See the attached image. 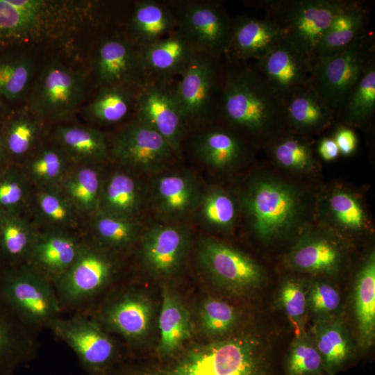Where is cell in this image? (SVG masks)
<instances>
[{
	"label": "cell",
	"instance_id": "6da1fadb",
	"mask_svg": "<svg viewBox=\"0 0 375 375\" xmlns=\"http://www.w3.org/2000/svg\"><path fill=\"white\" fill-rule=\"evenodd\" d=\"M217 119L240 134L269 139L286 126L284 100L253 64L224 58Z\"/></svg>",
	"mask_w": 375,
	"mask_h": 375
},
{
	"label": "cell",
	"instance_id": "7a4b0ae2",
	"mask_svg": "<svg viewBox=\"0 0 375 375\" xmlns=\"http://www.w3.org/2000/svg\"><path fill=\"white\" fill-rule=\"evenodd\" d=\"M131 375H276L267 344L249 333L195 346L166 363Z\"/></svg>",
	"mask_w": 375,
	"mask_h": 375
},
{
	"label": "cell",
	"instance_id": "3957f363",
	"mask_svg": "<svg viewBox=\"0 0 375 375\" xmlns=\"http://www.w3.org/2000/svg\"><path fill=\"white\" fill-rule=\"evenodd\" d=\"M0 299L35 332L47 328L63 311L53 283L28 263L4 266L0 274Z\"/></svg>",
	"mask_w": 375,
	"mask_h": 375
},
{
	"label": "cell",
	"instance_id": "277c9868",
	"mask_svg": "<svg viewBox=\"0 0 375 375\" xmlns=\"http://www.w3.org/2000/svg\"><path fill=\"white\" fill-rule=\"evenodd\" d=\"M116 253L92 238L83 240L73 263L54 283L62 310L82 311L107 289L118 272Z\"/></svg>",
	"mask_w": 375,
	"mask_h": 375
},
{
	"label": "cell",
	"instance_id": "5b68a950",
	"mask_svg": "<svg viewBox=\"0 0 375 375\" xmlns=\"http://www.w3.org/2000/svg\"><path fill=\"white\" fill-rule=\"evenodd\" d=\"M249 6L261 8L290 40L315 60L317 50L344 0L249 1Z\"/></svg>",
	"mask_w": 375,
	"mask_h": 375
},
{
	"label": "cell",
	"instance_id": "8992f818",
	"mask_svg": "<svg viewBox=\"0 0 375 375\" xmlns=\"http://www.w3.org/2000/svg\"><path fill=\"white\" fill-rule=\"evenodd\" d=\"M374 58V37L367 33L345 49L315 60L310 85L337 117Z\"/></svg>",
	"mask_w": 375,
	"mask_h": 375
},
{
	"label": "cell",
	"instance_id": "52a82bcc",
	"mask_svg": "<svg viewBox=\"0 0 375 375\" xmlns=\"http://www.w3.org/2000/svg\"><path fill=\"white\" fill-rule=\"evenodd\" d=\"M224 58L195 52L175 83V92L189 131L217 119Z\"/></svg>",
	"mask_w": 375,
	"mask_h": 375
},
{
	"label": "cell",
	"instance_id": "ba28073f",
	"mask_svg": "<svg viewBox=\"0 0 375 375\" xmlns=\"http://www.w3.org/2000/svg\"><path fill=\"white\" fill-rule=\"evenodd\" d=\"M47 328L74 351L88 375H109L118 360L119 349L111 333L90 314L60 316Z\"/></svg>",
	"mask_w": 375,
	"mask_h": 375
},
{
	"label": "cell",
	"instance_id": "9c48e42d",
	"mask_svg": "<svg viewBox=\"0 0 375 375\" xmlns=\"http://www.w3.org/2000/svg\"><path fill=\"white\" fill-rule=\"evenodd\" d=\"M108 144L110 157L135 173L154 176L179 159L162 135L135 117L113 134Z\"/></svg>",
	"mask_w": 375,
	"mask_h": 375
},
{
	"label": "cell",
	"instance_id": "30bf717a",
	"mask_svg": "<svg viewBox=\"0 0 375 375\" xmlns=\"http://www.w3.org/2000/svg\"><path fill=\"white\" fill-rule=\"evenodd\" d=\"M178 29L196 52L221 58L228 45L233 18L222 3L209 0H167Z\"/></svg>",
	"mask_w": 375,
	"mask_h": 375
},
{
	"label": "cell",
	"instance_id": "8fae6325",
	"mask_svg": "<svg viewBox=\"0 0 375 375\" xmlns=\"http://www.w3.org/2000/svg\"><path fill=\"white\" fill-rule=\"evenodd\" d=\"M85 93L83 76L53 60L44 67L33 85L29 110L36 119L64 118L78 108Z\"/></svg>",
	"mask_w": 375,
	"mask_h": 375
},
{
	"label": "cell",
	"instance_id": "7c38bea8",
	"mask_svg": "<svg viewBox=\"0 0 375 375\" xmlns=\"http://www.w3.org/2000/svg\"><path fill=\"white\" fill-rule=\"evenodd\" d=\"M174 80H151L139 90L135 117L170 144L181 158L189 133L175 92Z\"/></svg>",
	"mask_w": 375,
	"mask_h": 375
},
{
	"label": "cell",
	"instance_id": "4fadbf2b",
	"mask_svg": "<svg viewBox=\"0 0 375 375\" xmlns=\"http://www.w3.org/2000/svg\"><path fill=\"white\" fill-rule=\"evenodd\" d=\"M244 204L256 234L267 240L278 235L293 222L297 197L289 186L269 180L253 183L244 197Z\"/></svg>",
	"mask_w": 375,
	"mask_h": 375
},
{
	"label": "cell",
	"instance_id": "5bb4252c",
	"mask_svg": "<svg viewBox=\"0 0 375 375\" xmlns=\"http://www.w3.org/2000/svg\"><path fill=\"white\" fill-rule=\"evenodd\" d=\"M197 257L212 279L231 291L248 292L258 288L262 281V269L253 259L215 239L201 240Z\"/></svg>",
	"mask_w": 375,
	"mask_h": 375
},
{
	"label": "cell",
	"instance_id": "9a60e30c",
	"mask_svg": "<svg viewBox=\"0 0 375 375\" xmlns=\"http://www.w3.org/2000/svg\"><path fill=\"white\" fill-rule=\"evenodd\" d=\"M94 71L101 87L141 88L149 79L141 63L140 48L124 33L102 38L97 47Z\"/></svg>",
	"mask_w": 375,
	"mask_h": 375
},
{
	"label": "cell",
	"instance_id": "2e32d148",
	"mask_svg": "<svg viewBox=\"0 0 375 375\" xmlns=\"http://www.w3.org/2000/svg\"><path fill=\"white\" fill-rule=\"evenodd\" d=\"M202 191L193 173L164 171L151 179L147 188V201L165 223L178 224L194 213Z\"/></svg>",
	"mask_w": 375,
	"mask_h": 375
},
{
	"label": "cell",
	"instance_id": "e0dca14e",
	"mask_svg": "<svg viewBox=\"0 0 375 375\" xmlns=\"http://www.w3.org/2000/svg\"><path fill=\"white\" fill-rule=\"evenodd\" d=\"M139 257L152 275L167 277L176 274L185 260L190 242L189 231L178 224H156L141 233Z\"/></svg>",
	"mask_w": 375,
	"mask_h": 375
},
{
	"label": "cell",
	"instance_id": "ac0fdd59",
	"mask_svg": "<svg viewBox=\"0 0 375 375\" xmlns=\"http://www.w3.org/2000/svg\"><path fill=\"white\" fill-rule=\"evenodd\" d=\"M315 60L283 38L253 64L267 82L283 97L310 85Z\"/></svg>",
	"mask_w": 375,
	"mask_h": 375
},
{
	"label": "cell",
	"instance_id": "d6986e66",
	"mask_svg": "<svg viewBox=\"0 0 375 375\" xmlns=\"http://www.w3.org/2000/svg\"><path fill=\"white\" fill-rule=\"evenodd\" d=\"M90 315L111 334L137 342L147 336L150 328L152 306L144 295L127 290L110 297Z\"/></svg>",
	"mask_w": 375,
	"mask_h": 375
},
{
	"label": "cell",
	"instance_id": "ffe728a7",
	"mask_svg": "<svg viewBox=\"0 0 375 375\" xmlns=\"http://www.w3.org/2000/svg\"><path fill=\"white\" fill-rule=\"evenodd\" d=\"M189 133H192V153L198 160L210 168H230L246 154V147L240 134L218 119Z\"/></svg>",
	"mask_w": 375,
	"mask_h": 375
},
{
	"label": "cell",
	"instance_id": "44dd1931",
	"mask_svg": "<svg viewBox=\"0 0 375 375\" xmlns=\"http://www.w3.org/2000/svg\"><path fill=\"white\" fill-rule=\"evenodd\" d=\"M283 38L278 24L267 17L238 15L232 19L231 37L223 57L234 61H256Z\"/></svg>",
	"mask_w": 375,
	"mask_h": 375
},
{
	"label": "cell",
	"instance_id": "7402d4cb",
	"mask_svg": "<svg viewBox=\"0 0 375 375\" xmlns=\"http://www.w3.org/2000/svg\"><path fill=\"white\" fill-rule=\"evenodd\" d=\"M195 52L178 28L140 49L142 66L149 81L178 79L187 69Z\"/></svg>",
	"mask_w": 375,
	"mask_h": 375
},
{
	"label": "cell",
	"instance_id": "603a6c76",
	"mask_svg": "<svg viewBox=\"0 0 375 375\" xmlns=\"http://www.w3.org/2000/svg\"><path fill=\"white\" fill-rule=\"evenodd\" d=\"M82 241L71 231L44 230L39 232L27 263L54 284L73 263Z\"/></svg>",
	"mask_w": 375,
	"mask_h": 375
},
{
	"label": "cell",
	"instance_id": "cb8c5ba5",
	"mask_svg": "<svg viewBox=\"0 0 375 375\" xmlns=\"http://www.w3.org/2000/svg\"><path fill=\"white\" fill-rule=\"evenodd\" d=\"M177 28L176 15L166 1L140 0L133 3L124 33L141 49Z\"/></svg>",
	"mask_w": 375,
	"mask_h": 375
},
{
	"label": "cell",
	"instance_id": "d4e9b609",
	"mask_svg": "<svg viewBox=\"0 0 375 375\" xmlns=\"http://www.w3.org/2000/svg\"><path fill=\"white\" fill-rule=\"evenodd\" d=\"M147 201V189L135 172L127 169L104 177L98 211L119 217L138 219Z\"/></svg>",
	"mask_w": 375,
	"mask_h": 375
},
{
	"label": "cell",
	"instance_id": "484cf974",
	"mask_svg": "<svg viewBox=\"0 0 375 375\" xmlns=\"http://www.w3.org/2000/svg\"><path fill=\"white\" fill-rule=\"evenodd\" d=\"M35 333L0 299V374L15 373L35 358L38 346Z\"/></svg>",
	"mask_w": 375,
	"mask_h": 375
},
{
	"label": "cell",
	"instance_id": "4316f807",
	"mask_svg": "<svg viewBox=\"0 0 375 375\" xmlns=\"http://www.w3.org/2000/svg\"><path fill=\"white\" fill-rule=\"evenodd\" d=\"M160 338L157 352L167 362L174 358L192 334L189 312L176 292L168 285L162 288V303L159 315Z\"/></svg>",
	"mask_w": 375,
	"mask_h": 375
},
{
	"label": "cell",
	"instance_id": "83f0119b",
	"mask_svg": "<svg viewBox=\"0 0 375 375\" xmlns=\"http://www.w3.org/2000/svg\"><path fill=\"white\" fill-rule=\"evenodd\" d=\"M55 144L72 164L97 163L110 157L108 140L100 131L77 124H59L53 132Z\"/></svg>",
	"mask_w": 375,
	"mask_h": 375
},
{
	"label": "cell",
	"instance_id": "f1b7e54d",
	"mask_svg": "<svg viewBox=\"0 0 375 375\" xmlns=\"http://www.w3.org/2000/svg\"><path fill=\"white\" fill-rule=\"evenodd\" d=\"M368 14L366 3L346 1L321 40L317 58L333 55L365 37Z\"/></svg>",
	"mask_w": 375,
	"mask_h": 375
},
{
	"label": "cell",
	"instance_id": "f546056e",
	"mask_svg": "<svg viewBox=\"0 0 375 375\" xmlns=\"http://www.w3.org/2000/svg\"><path fill=\"white\" fill-rule=\"evenodd\" d=\"M283 100L285 124L299 132L322 129L337 117L310 85L293 91Z\"/></svg>",
	"mask_w": 375,
	"mask_h": 375
},
{
	"label": "cell",
	"instance_id": "4dcf8cb0",
	"mask_svg": "<svg viewBox=\"0 0 375 375\" xmlns=\"http://www.w3.org/2000/svg\"><path fill=\"white\" fill-rule=\"evenodd\" d=\"M98 165L73 164L60 185L79 215L91 217L99 210L104 176Z\"/></svg>",
	"mask_w": 375,
	"mask_h": 375
},
{
	"label": "cell",
	"instance_id": "1f68e13d",
	"mask_svg": "<svg viewBox=\"0 0 375 375\" xmlns=\"http://www.w3.org/2000/svg\"><path fill=\"white\" fill-rule=\"evenodd\" d=\"M311 338L324 363L325 373L334 375L350 360L353 347L350 335L337 319L322 317L315 323Z\"/></svg>",
	"mask_w": 375,
	"mask_h": 375
},
{
	"label": "cell",
	"instance_id": "d6a6232c",
	"mask_svg": "<svg viewBox=\"0 0 375 375\" xmlns=\"http://www.w3.org/2000/svg\"><path fill=\"white\" fill-rule=\"evenodd\" d=\"M140 89L125 85L101 87L86 107L85 115L91 122L103 126L127 122L135 117Z\"/></svg>",
	"mask_w": 375,
	"mask_h": 375
},
{
	"label": "cell",
	"instance_id": "836d02e7",
	"mask_svg": "<svg viewBox=\"0 0 375 375\" xmlns=\"http://www.w3.org/2000/svg\"><path fill=\"white\" fill-rule=\"evenodd\" d=\"M354 311L360 349L366 350L375 339V256L372 252L358 274L354 290Z\"/></svg>",
	"mask_w": 375,
	"mask_h": 375
},
{
	"label": "cell",
	"instance_id": "e575fe53",
	"mask_svg": "<svg viewBox=\"0 0 375 375\" xmlns=\"http://www.w3.org/2000/svg\"><path fill=\"white\" fill-rule=\"evenodd\" d=\"M38 234L23 215L0 213V256L4 266L27 263Z\"/></svg>",
	"mask_w": 375,
	"mask_h": 375
},
{
	"label": "cell",
	"instance_id": "d590c367",
	"mask_svg": "<svg viewBox=\"0 0 375 375\" xmlns=\"http://www.w3.org/2000/svg\"><path fill=\"white\" fill-rule=\"evenodd\" d=\"M73 164L56 144L38 147L27 158L22 169L36 188H59Z\"/></svg>",
	"mask_w": 375,
	"mask_h": 375
},
{
	"label": "cell",
	"instance_id": "8d00e7d4",
	"mask_svg": "<svg viewBox=\"0 0 375 375\" xmlns=\"http://www.w3.org/2000/svg\"><path fill=\"white\" fill-rule=\"evenodd\" d=\"M33 198L38 221L44 230L71 231L79 215L60 188H37Z\"/></svg>",
	"mask_w": 375,
	"mask_h": 375
},
{
	"label": "cell",
	"instance_id": "74e56055",
	"mask_svg": "<svg viewBox=\"0 0 375 375\" xmlns=\"http://www.w3.org/2000/svg\"><path fill=\"white\" fill-rule=\"evenodd\" d=\"M290 265L296 269L316 274H333L341 262L338 247L323 238H308L298 243L290 256Z\"/></svg>",
	"mask_w": 375,
	"mask_h": 375
},
{
	"label": "cell",
	"instance_id": "f35d334b",
	"mask_svg": "<svg viewBox=\"0 0 375 375\" xmlns=\"http://www.w3.org/2000/svg\"><path fill=\"white\" fill-rule=\"evenodd\" d=\"M92 238L103 247L119 252L131 247L141 234L138 219H131L97 211L91 216Z\"/></svg>",
	"mask_w": 375,
	"mask_h": 375
},
{
	"label": "cell",
	"instance_id": "ab89813d",
	"mask_svg": "<svg viewBox=\"0 0 375 375\" xmlns=\"http://www.w3.org/2000/svg\"><path fill=\"white\" fill-rule=\"evenodd\" d=\"M194 214L205 228L214 232H226L235 222L237 208L233 199L226 192L211 187L203 190Z\"/></svg>",
	"mask_w": 375,
	"mask_h": 375
},
{
	"label": "cell",
	"instance_id": "60d3db41",
	"mask_svg": "<svg viewBox=\"0 0 375 375\" xmlns=\"http://www.w3.org/2000/svg\"><path fill=\"white\" fill-rule=\"evenodd\" d=\"M34 64L26 53L0 55V101L21 99L28 89Z\"/></svg>",
	"mask_w": 375,
	"mask_h": 375
},
{
	"label": "cell",
	"instance_id": "b9f144b4",
	"mask_svg": "<svg viewBox=\"0 0 375 375\" xmlns=\"http://www.w3.org/2000/svg\"><path fill=\"white\" fill-rule=\"evenodd\" d=\"M39 131L37 119L28 114L10 119L1 135L6 159L26 160L35 149Z\"/></svg>",
	"mask_w": 375,
	"mask_h": 375
},
{
	"label": "cell",
	"instance_id": "7bdbcfd3",
	"mask_svg": "<svg viewBox=\"0 0 375 375\" xmlns=\"http://www.w3.org/2000/svg\"><path fill=\"white\" fill-rule=\"evenodd\" d=\"M31 183L22 168H0V213L24 215L30 204Z\"/></svg>",
	"mask_w": 375,
	"mask_h": 375
},
{
	"label": "cell",
	"instance_id": "ee69618b",
	"mask_svg": "<svg viewBox=\"0 0 375 375\" xmlns=\"http://www.w3.org/2000/svg\"><path fill=\"white\" fill-rule=\"evenodd\" d=\"M375 109V63L369 66L350 92L339 116L350 125H362Z\"/></svg>",
	"mask_w": 375,
	"mask_h": 375
},
{
	"label": "cell",
	"instance_id": "f6af8a7d",
	"mask_svg": "<svg viewBox=\"0 0 375 375\" xmlns=\"http://www.w3.org/2000/svg\"><path fill=\"white\" fill-rule=\"evenodd\" d=\"M322 358L307 333L295 336L285 364V375H324Z\"/></svg>",
	"mask_w": 375,
	"mask_h": 375
},
{
	"label": "cell",
	"instance_id": "bcb514c9",
	"mask_svg": "<svg viewBox=\"0 0 375 375\" xmlns=\"http://www.w3.org/2000/svg\"><path fill=\"white\" fill-rule=\"evenodd\" d=\"M238 318L234 307L219 299H207L200 308L201 328L210 337L226 335L235 327Z\"/></svg>",
	"mask_w": 375,
	"mask_h": 375
},
{
	"label": "cell",
	"instance_id": "7dc6e473",
	"mask_svg": "<svg viewBox=\"0 0 375 375\" xmlns=\"http://www.w3.org/2000/svg\"><path fill=\"white\" fill-rule=\"evenodd\" d=\"M270 151L274 160L282 167L290 169L304 170L313 162L308 142L294 134L283 135L273 140Z\"/></svg>",
	"mask_w": 375,
	"mask_h": 375
},
{
	"label": "cell",
	"instance_id": "c3c4849f",
	"mask_svg": "<svg viewBox=\"0 0 375 375\" xmlns=\"http://www.w3.org/2000/svg\"><path fill=\"white\" fill-rule=\"evenodd\" d=\"M308 292L295 279L285 281L279 291L278 303L294 329L295 336L306 333L305 322L308 306Z\"/></svg>",
	"mask_w": 375,
	"mask_h": 375
},
{
	"label": "cell",
	"instance_id": "681fc988",
	"mask_svg": "<svg viewBox=\"0 0 375 375\" xmlns=\"http://www.w3.org/2000/svg\"><path fill=\"white\" fill-rule=\"evenodd\" d=\"M38 15L25 12L9 0H0V39L19 36L36 23Z\"/></svg>",
	"mask_w": 375,
	"mask_h": 375
},
{
	"label": "cell",
	"instance_id": "f907efd6",
	"mask_svg": "<svg viewBox=\"0 0 375 375\" xmlns=\"http://www.w3.org/2000/svg\"><path fill=\"white\" fill-rule=\"evenodd\" d=\"M330 208L336 219L351 230H360L365 224V213L357 199L345 192L334 193Z\"/></svg>",
	"mask_w": 375,
	"mask_h": 375
},
{
	"label": "cell",
	"instance_id": "816d5d0a",
	"mask_svg": "<svg viewBox=\"0 0 375 375\" xmlns=\"http://www.w3.org/2000/svg\"><path fill=\"white\" fill-rule=\"evenodd\" d=\"M307 297L308 308L319 318L329 317L340 306V292L326 282H315L308 290Z\"/></svg>",
	"mask_w": 375,
	"mask_h": 375
},
{
	"label": "cell",
	"instance_id": "f5cc1de1",
	"mask_svg": "<svg viewBox=\"0 0 375 375\" xmlns=\"http://www.w3.org/2000/svg\"><path fill=\"white\" fill-rule=\"evenodd\" d=\"M340 153L349 156L353 153L358 144L354 131L346 126H340L336 129L333 138Z\"/></svg>",
	"mask_w": 375,
	"mask_h": 375
},
{
	"label": "cell",
	"instance_id": "db71d44e",
	"mask_svg": "<svg viewBox=\"0 0 375 375\" xmlns=\"http://www.w3.org/2000/svg\"><path fill=\"white\" fill-rule=\"evenodd\" d=\"M317 151L321 158L326 161L335 160L340 154L334 139L331 138L322 139L318 145Z\"/></svg>",
	"mask_w": 375,
	"mask_h": 375
},
{
	"label": "cell",
	"instance_id": "11a10c76",
	"mask_svg": "<svg viewBox=\"0 0 375 375\" xmlns=\"http://www.w3.org/2000/svg\"><path fill=\"white\" fill-rule=\"evenodd\" d=\"M15 7L30 13L39 15L44 3L39 0H9Z\"/></svg>",
	"mask_w": 375,
	"mask_h": 375
},
{
	"label": "cell",
	"instance_id": "9f6ffc18",
	"mask_svg": "<svg viewBox=\"0 0 375 375\" xmlns=\"http://www.w3.org/2000/svg\"><path fill=\"white\" fill-rule=\"evenodd\" d=\"M6 160V156L4 149H3L1 136L0 135V168L2 167L1 165L3 164Z\"/></svg>",
	"mask_w": 375,
	"mask_h": 375
},
{
	"label": "cell",
	"instance_id": "6f0895ef",
	"mask_svg": "<svg viewBox=\"0 0 375 375\" xmlns=\"http://www.w3.org/2000/svg\"><path fill=\"white\" fill-rule=\"evenodd\" d=\"M4 267V265H3V262L2 261V259L1 258V256H0V274L3 269V268Z\"/></svg>",
	"mask_w": 375,
	"mask_h": 375
},
{
	"label": "cell",
	"instance_id": "680465c9",
	"mask_svg": "<svg viewBox=\"0 0 375 375\" xmlns=\"http://www.w3.org/2000/svg\"><path fill=\"white\" fill-rule=\"evenodd\" d=\"M0 375H15V373L11 374H0Z\"/></svg>",
	"mask_w": 375,
	"mask_h": 375
},
{
	"label": "cell",
	"instance_id": "91938a15",
	"mask_svg": "<svg viewBox=\"0 0 375 375\" xmlns=\"http://www.w3.org/2000/svg\"><path fill=\"white\" fill-rule=\"evenodd\" d=\"M325 374H324V375H325Z\"/></svg>",
	"mask_w": 375,
	"mask_h": 375
}]
</instances>
